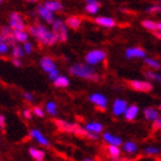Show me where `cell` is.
I'll return each mask as SVG.
<instances>
[{"mask_svg":"<svg viewBox=\"0 0 161 161\" xmlns=\"http://www.w3.org/2000/svg\"><path fill=\"white\" fill-rule=\"evenodd\" d=\"M27 29L31 37L36 39V42L42 46H54L58 43L57 37L53 34L51 27H48V24L36 22V23L29 24Z\"/></svg>","mask_w":161,"mask_h":161,"instance_id":"6da1fadb","label":"cell"},{"mask_svg":"<svg viewBox=\"0 0 161 161\" xmlns=\"http://www.w3.org/2000/svg\"><path fill=\"white\" fill-rule=\"evenodd\" d=\"M68 73L75 77L91 80V82H99L101 78L100 75L96 71V69L92 68V66H89L87 64H80V62L71 64L68 68Z\"/></svg>","mask_w":161,"mask_h":161,"instance_id":"7a4b0ae2","label":"cell"},{"mask_svg":"<svg viewBox=\"0 0 161 161\" xmlns=\"http://www.w3.org/2000/svg\"><path fill=\"white\" fill-rule=\"evenodd\" d=\"M51 29L55 35L58 39V43H64L67 42L69 37V28L66 24V21L60 19V17H55L54 21L50 24Z\"/></svg>","mask_w":161,"mask_h":161,"instance_id":"3957f363","label":"cell"},{"mask_svg":"<svg viewBox=\"0 0 161 161\" xmlns=\"http://www.w3.org/2000/svg\"><path fill=\"white\" fill-rule=\"evenodd\" d=\"M55 124L57 127L64 132H68V134H74L76 136H80V137H86L87 131L82 128L78 123H73V122H68V121L60 120L57 119L55 120Z\"/></svg>","mask_w":161,"mask_h":161,"instance_id":"277c9868","label":"cell"},{"mask_svg":"<svg viewBox=\"0 0 161 161\" xmlns=\"http://www.w3.org/2000/svg\"><path fill=\"white\" fill-rule=\"evenodd\" d=\"M39 66H40V68H42V70H43L44 73H46L48 78H50L52 82L60 75L59 74V69H58V67H57L55 61L51 57H48V55H44V57L40 58Z\"/></svg>","mask_w":161,"mask_h":161,"instance_id":"5b68a950","label":"cell"},{"mask_svg":"<svg viewBox=\"0 0 161 161\" xmlns=\"http://www.w3.org/2000/svg\"><path fill=\"white\" fill-rule=\"evenodd\" d=\"M107 58V53L105 52L104 50L101 48H94V50L89 51L85 57H84V60H85V64H87L89 66H97L99 64H103Z\"/></svg>","mask_w":161,"mask_h":161,"instance_id":"8992f818","label":"cell"},{"mask_svg":"<svg viewBox=\"0 0 161 161\" xmlns=\"http://www.w3.org/2000/svg\"><path fill=\"white\" fill-rule=\"evenodd\" d=\"M8 25H9L14 31L16 30H25L28 28V24L25 22L23 14L20 12H12L8 15Z\"/></svg>","mask_w":161,"mask_h":161,"instance_id":"52a82bcc","label":"cell"},{"mask_svg":"<svg viewBox=\"0 0 161 161\" xmlns=\"http://www.w3.org/2000/svg\"><path fill=\"white\" fill-rule=\"evenodd\" d=\"M35 10H36L37 16L39 17L40 20L43 21L45 24H48V25H50V24L54 21V19H55V14L52 13L50 9H47L46 7L44 6L43 3H38Z\"/></svg>","mask_w":161,"mask_h":161,"instance_id":"ba28073f","label":"cell"},{"mask_svg":"<svg viewBox=\"0 0 161 161\" xmlns=\"http://www.w3.org/2000/svg\"><path fill=\"white\" fill-rule=\"evenodd\" d=\"M89 100H90V103H92L98 109H101V111H105L108 106L107 97H106L104 93H100V92H93V93H91L90 96H89Z\"/></svg>","mask_w":161,"mask_h":161,"instance_id":"9c48e42d","label":"cell"},{"mask_svg":"<svg viewBox=\"0 0 161 161\" xmlns=\"http://www.w3.org/2000/svg\"><path fill=\"white\" fill-rule=\"evenodd\" d=\"M129 86L137 92H151L153 89L151 82L144 80H132L129 82Z\"/></svg>","mask_w":161,"mask_h":161,"instance_id":"30bf717a","label":"cell"},{"mask_svg":"<svg viewBox=\"0 0 161 161\" xmlns=\"http://www.w3.org/2000/svg\"><path fill=\"white\" fill-rule=\"evenodd\" d=\"M124 57L128 60H135V59H143L144 60L146 58V52L144 48H142L139 46H131L125 50Z\"/></svg>","mask_w":161,"mask_h":161,"instance_id":"8fae6325","label":"cell"},{"mask_svg":"<svg viewBox=\"0 0 161 161\" xmlns=\"http://www.w3.org/2000/svg\"><path fill=\"white\" fill-rule=\"evenodd\" d=\"M93 22L97 25L105 29H113L116 25V21L115 19L111 16H106V15H100V16H96L93 19Z\"/></svg>","mask_w":161,"mask_h":161,"instance_id":"7c38bea8","label":"cell"},{"mask_svg":"<svg viewBox=\"0 0 161 161\" xmlns=\"http://www.w3.org/2000/svg\"><path fill=\"white\" fill-rule=\"evenodd\" d=\"M128 106H129V105H128L127 100H124L122 98L115 99L113 105H112V114L114 115V116H121V115H123Z\"/></svg>","mask_w":161,"mask_h":161,"instance_id":"4fadbf2b","label":"cell"},{"mask_svg":"<svg viewBox=\"0 0 161 161\" xmlns=\"http://www.w3.org/2000/svg\"><path fill=\"white\" fill-rule=\"evenodd\" d=\"M29 136L30 138H32L36 143H38L42 146H45V147H48L50 146V141L47 139V137L45 135L39 130V129H31L30 132H29Z\"/></svg>","mask_w":161,"mask_h":161,"instance_id":"5bb4252c","label":"cell"},{"mask_svg":"<svg viewBox=\"0 0 161 161\" xmlns=\"http://www.w3.org/2000/svg\"><path fill=\"white\" fill-rule=\"evenodd\" d=\"M85 6H84V10L87 15H97L100 10L101 3L99 0H84Z\"/></svg>","mask_w":161,"mask_h":161,"instance_id":"9a60e30c","label":"cell"},{"mask_svg":"<svg viewBox=\"0 0 161 161\" xmlns=\"http://www.w3.org/2000/svg\"><path fill=\"white\" fill-rule=\"evenodd\" d=\"M43 3L47 9H50L54 14L60 13L64 9V3H61L60 0H45V1H43Z\"/></svg>","mask_w":161,"mask_h":161,"instance_id":"2e32d148","label":"cell"},{"mask_svg":"<svg viewBox=\"0 0 161 161\" xmlns=\"http://www.w3.org/2000/svg\"><path fill=\"white\" fill-rule=\"evenodd\" d=\"M66 24L67 27L70 29V30H78L83 23V19L78 15H69V16L66 19Z\"/></svg>","mask_w":161,"mask_h":161,"instance_id":"e0dca14e","label":"cell"},{"mask_svg":"<svg viewBox=\"0 0 161 161\" xmlns=\"http://www.w3.org/2000/svg\"><path fill=\"white\" fill-rule=\"evenodd\" d=\"M103 139L106 142L108 145H115V146H122L123 141L122 138L112 134V132H103Z\"/></svg>","mask_w":161,"mask_h":161,"instance_id":"ac0fdd59","label":"cell"},{"mask_svg":"<svg viewBox=\"0 0 161 161\" xmlns=\"http://www.w3.org/2000/svg\"><path fill=\"white\" fill-rule=\"evenodd\" d=\"M0 34L3 35V37H5V39L10 44V46L17 44L16 42H15V39H14V30L8 25V24H7V25H3V27L0 28Z\"/></svg>","mask_w":161,"mask_h":161,"instance_id":"d6986e66","label":"cell"},{"mask_svg":"<svg viewBox=\"0 0 161 161\" xmlns=\"http://www.w3.org/2000/svg\"><path fill=\"white\" fill-rule=\"evenodd\" d=\"M138 114H139V107L137 105H129L124 112V119L127 121H134L137 119Z\"/></svg>","mask_w":161,"mask_h":161,"instance_id":"ffe728a7","label":"cell"},{"mask_svg":"<svg viewBox=\"0 0 161 161\" xmlns=\"http://www.w3.org/2000/svg\"><path fill=\"white\" fill-rule=\"evenodd\" d=\"M84 129L90 132V134H94V135H99L103 132L104 130V125L100 123V122H97V121H93V122H89L84 125Z\"/></svg>","mask_w":161,"mask_h":161,"instance_id":"44dd1931","label":"cell"},{"mask_svg":"<svg viewBox=\"0 0 161 161\" xmlns=\"http://www.w3.org/2000/svg\"><path fill=\"white\" fill-rule=\"evenodd\" d=\"M143 114H144L145 120L151 121V122H153V121H155L158 118H160V113L154 107H146L143 111Z\"/></svg>","mask_w":161,"mask_h":161,"instance_id":"7402d4cb","label":"cell"},{"mask_svg":"<svg viewBox=\"0 0 161 161\" xmlns=\"http://www.w3.org/2000/svg\"><path fill=\"white\" fill-rule=\"evenodd\" d=\"M30 38V34H29V31L28 29L25 30H16L14 31V39L16 42L17 44H23L25 42H28Z\"/></svg>","mask_w":161,"mask_h":161,"instance_id":"603a6c76","label":"cell"},{"mask_svg":"<svg viewBox=\"0 0 161 161\" xmlns=\"http://www.w3.org/2000/svg\"><path fill=\"white\" fill-rule=\"evenodd\" d=\"M28 152H29L30 157L34 159L35 161H44V159H45V152L38 147L31 146V147H29Z\"/></svg>","mask_w":161,"mask_h":161,"instance_id":"cb8c5ba5","label":"cell"},{"mask_svg":"<svg viewBox=\"0 0 161 161\" xmlns=\"http://www.w3.org/2000/svg\"><path fill=\"white\" fill-rule=\"evenodd\" d=\"M53 84L55 87H60V89H64V87H68L69 84H70V80L67 76L64 75H59L55 80H53Z\"/></svg>","mask_w":161,"mask_h":161,"instance_id":"d4e9b609","label":"cell"},{"mask_svg":"<svg viewBox=\"0 0 161 161\" xmlns=\"http://www.w3.org/2000/svg\"><path fill=\"white\" fill-rule=\"evenodd\" d=\"M10 54H12V58H15V59H22V58L25 55L23 47H22V45H20V44H15V45L12 46Z\"/></svg>","mask_w":161,"mask_h":161,"instance_id":"484cf974","label":"cell"},{"mask_svg":"<svg viewBox=\"0 0 161 161\" xmlns=\"http://www.w3.org/2000/svg\"><path fill=\"white\" fill-rule=\"evenodd\" d=\"M122 148L127 154H134L138 150V145L132 141H128L122 144Z\"/></svg>","mask_w":161,"mask_h":161,"instance_id":"4316f807","label":"cell"},{"mask_svg":"<svg viewBox=\"0 0 161 161\" xmlns=\"http://www.w3.org/2000/svg\"><path fill=\"white\" fill-rule=\"evenodd\" d=\"M45 112H46L48 115H51V116L55 118V116L58 115V105H57V103H55V101H53V100L47 101L46 104H45Z\"/></svg>","mask_w":161,"mask_h":161,"instance_id":"83f0119b","label":"cell"},{"mask_svg":"<svg viewBox=\"0 0 161 161\" xmlns=\"http://www.w3.org/2000/svg\"><path fill=\"white\" fill-rule=\"evenodd\" d=\"M108 155L112 160H118L121 157V148L120 146H115V145H108L107 147Z\"/></svg>","mask_w":161,"mask_h":161,"instance_id":"f1b7e54d","label":"cell"},{"mask_svg":"<svg viewBox=\"0 0 161 161\" xmlns=\"http://www.w3.org/2000/svg\"><path fill=\"white\" fill-rule=\"evenodd\" d=\"M144 64L147 66L148 68H151V69H153V70H159L161 68V64L159 62L157 59H154V58H145L144 59Z\"/></svg>","mask_w":161,"mask_h":161,"instance_id":"f546056e","label":"cell"},{"mask_svg":"<svg viewBox=\"0 0 161 161\" xmlns=\"http://www.w3.org/2000/svg\"><path fill=\"white\" fill-rule=\"evenodd\" d=\"M142 25H143V28H145L148 31H152V32L157 31V22L151 20V19H145V20H143L142 21Z\"/></svg>","mask_w":161,"mask_h":161,"instance_id":"4dcf8cb0","label":"cell"},{"mask_svg":"<svg viewBox=\"0 0 161 161\" xmlns=\"http://www.w3.org/2000/svg\"><path fill=\"white\" fill-rule=\"evenodd\" d=\"M145 77L147 78L148 80H154L157 83L161 84V74L159 73H155V71H151V70H146L144 73Z\"/></svg>","mask_w":161,"mask_h":161,"instance_id":"1f68e13d","label":"cell"},{"mask_svg":"<svg viewBox=\"0 0 161 161\" xmlns=\"http://www.w3.org/2000/svg\"><path fill=\"white\" fill-rule=\"evenodd\" d=\"M161 150L159 147H157V146H153V145H150V146H147V147H145L144 150V153L146 155H148V157H155V155L160 154Z\"/></svg>","mask_w":161,"mask_h":161,"instance_id":"d6a6232c","label":"cell"},{"mask_svg":"<svg viewBox=\"0 0 161 161\" xmlns=\"http://www.w3.org/2000/svg\"><path fill=\"white\" fill-rule=\"evenodd\" d=\"M10 50H12V46L8 42H3V43L0 44V57H5V55H8L10 53Z\"/></svg>","mask_w":161,"mask_h":161,"instance_id":"836d02e7","label":"cell"},{"mask_svg":"<svg viewBox=\"0 0 161 161\" xmlns=\"http://www.w3.org/2000/svg\"><path fill=\"white\" fill-rule=\"evenodd\" d=\"M146 12L150 14H161V3H157L146 8Z\"/></svg>","mask_w":161,"mask_h":161,"instance_id":"e575fe53","label":"cell"},{"mask_svg":"<svg viewBox=\"0 0 161 161\" xmlns=\"http://www.w3.org/2000/svg\"><path fill=\"white\" fill-rule=\"evenodd\" d=\"M22 47H23L24 53L25 54H31L34 52V44L31 43L30 40H28V42L22 44Z\"/></svg>","mask_w":161,"mask_h":161,"instance_id":"d590c367","label":"cell"},{"mask_svg":"<svg viewBox=\"0 0 161 161\" xmlns=\"http://www.w3.org/2000/svg\"><path fill=\"white\" fill-rule=\"evenodd\" d=\"M32 113L34 115H36L37 118H44V115H45V111H44V108H42L40 106H35L32 108Z\"/></svg>","mask_w":161,"mask_h":161,"instance_id":"8d00e7d4","label":"cell"},{"mask_svg":"<svg viewBox=\"0 0 161 161\" xmlns=\"http://www.w3.org/2000/svg\"><path fill=\"white\" fill-rule=\"evenodd\" d=\"M22 116H23L25 120H31L32 116H34V113H32V109H29V108H25L22 112Z\"/></svg>","mask_w":161,"mask_h":161,"instance_id":"74e56055","label":"cell"},{"mask_svg":"<svg viewBox=\"0 0 161 161\" xmlns=\"http://www.w3.org/2000/svg\"><path fill=\"white\" fill-rule=\"evenodd\" d=\"M23 98H24V100L28 101V103H32V101H34V99H35L34 94L31 93V92H24Z\"/></svg>","mask_w":161,"mask_h":161,"instance_id":"f35d334b","label":"cell"},{"mask_svg":"<svg viewBox=\"0 0 161 161\" xmlns=\"http://www.w3.org/2000/svg\"><path fill=\"white\" fill-rule=\"evenodd\" d=\"M152 125H153V129H155V130H161V116L155 121H153Z\"/></svg>","mask_w":161,"mask_h":161,"instance_id":"ab89813d","label":"cell"},{"mask_svg":"<svg viewBox=\"0 0 161 161\" xmlns=\"http://www.w3.org/2000/svg\"><path fill=\"white\" fill-rule=\"evenodd\" d=\"M12 64L15 66V67H22V60L21 59H15V58H13L12 59Z\"/></svg>","mask_w":161,"mask_h":161,"instance_id":"60d3db41","label":"cell"},{"mask_svg":"<svg viewBox=\"0 0 161 161\" xmlns=\"http://www.w3.org/2000/svg\"><path fill=\"white\" fill-rule=\"evenodd\" d=\"M0 128H1V129H5V128H6V118H5L1 113H0Z\"/></svg>","mask_w":161,"mask_h":161,"instance_id":"b9f144b4","label":"cell"},{"mask_svg":"<svg viewBox=\"0 0 161 161\" xmlns=\"http://www.w3.org/2000/svg\"><path fill=\"white\" fill-rule=\"evenodd\" d=\"M157 31H160L161 32V21L157 22Z\"/></svg>","mask_w":161,"mask_h":161,"instance_id":"7bdbcfd3","label":"cell"},{"mask_svg":"<svg viewBox=\"0 0 161 161\" xmlns=\"http://www.w3.org/2000/svg\"><path fill=\"white\" fill-rule=\"evenodd\" d=\"M154 36L157 38H158V39L161 40V32H160V31H155V32H154Z\"/></svg>","mask_w":161,"mask_h":161,"instance_id":"ee69618b","label":"cell"},{"mask_svg":"<svg viewBox=\"0 0 161 161\" xmlns=\"http://www.w3.org/2000/svg\"><path fill=\"white\" fill-rule=\"evenodd\" d=\"M25 3H37L38 0H24Z\"/></svg>","mask_w":161,"mask_h":161,"instance_id":"f6af8a7d","label":"cell"},{"mask_svg":"<svg viewBox=\"0 0 161 161\" xmlns=\"http://www.w3.org/2000/svg\"><path fill=\"white\" fill-rule=\"evenodd\" d=\"M3 42H7V40L5 39V37H3V35L0 34V44H1V43H3Z\"/></svg>","mask_w":161,"mask_h":161,"instance_id":"bcb514c9","label":"cell"},{"mask_svg":"<svg viewBox=\"0 0 161 161\" xmlns=\"http://www.w3.org/2000/svg\"><path fill=\"white\" fill-rule=\"evenodd\" d=\"M82 161H94L93 159H84V160H82Z\"/></svg>","mask_w":161,"mask_h":161,"instance_id":"7dc6e473","label":"cell"},{"mask_svg":"<svg viewBox=\"0 0 161 161\" xmlns=\"http://www.w3.org/2000/svg\"><path fill=\"white\" fill-rule=\"evenodd\" d=\"M3 1H5V0H0V5H3Z\"/></svg>","mask_w":161,"mask_h":161,"instance_id":"c3c4849f","label":"cell"},{"mask_svg":"<svg viewBox=\"0 0 161 161\" xmlns=\"http://www.w3.org/2000/svg\"><path fill=\"white\" fill-rule=\"evenodd\" d=\"M158 108H159V109H160V111H161V104H160V105H159V106H158Z\"/></svg>","mask_w":161,"mask_h":161,"instance_id":"681fc988","label":"cell"},{"mask_svg":"<svg viewBox=\"0 0 161 161\" xmlns=\"http://www.w3.org/2000/svg\"><path fill=\"white\" fill-rule=\"evenodd\" d=\"M157 3H161V0H157Z\"/></svg>","mask_w":161,"mask_h":161,"instance_id":"f907efd6","label":"cell"},{"mask_svg":"<svg viewBox=\"0 0 161 161\" xmlns=\"http://www.w3.org/2000/svg\"><path fill=\"white\" fill-rule=\"evenodd\" d=\"M0 161H1V160H0Z\"/></svg>","mask_w":161,"mask_h":161,"instance_id":"816d5d0a","label":"cell"}]
</instances>
